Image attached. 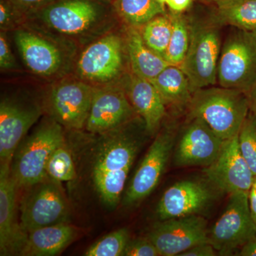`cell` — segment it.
Wrapping results in <instances>:
<instances>
[{
  "instance_id": "cell-1",
  "label": "cell",
  "mask_w": 256,
  "mask_h": 256,
  "mask_svg": "<svg viewBox=\"0 0 256 256\" xmlns=\"http://www.w3.org/2000/svg\"><path fill=\"white\" fill-rule=\"evenodd\" d=\"M121 127L104 133L92 165L96 191L110 207L117 206L120 201L130 170L142 146V137Z\"/></svg>"
},
{
  "instance_id": "cell-2",
  "label": "cell",
  "mask_w": 256,
  "mask_h": 256,
  "mask_svg": "<svg viewBox=\"0 0 256 256\" xmlns=\"http://www.w3.org/2000/svg\"><path fill=\"white\" fill-rule=\"evenodd\" d=\"M188 109L190 118L203 120L223 140L238 134L249 112L246 94L213 86L194 92Z\"/></svg>"
},
{
  "instance_id": "cell-3",
  "label": "cell",
  "mask_w": 256,
  "mask_h": 256,
  "mask_svg": "<svg viewBox=\"0 0 256 256\" xmlns=\"http://www.w3.org/2000/svg\"><path fill=\"white\" fill-rule=\"evenodd\" d=\"M190 41L180 68L193 92L216 84L220 50V26L210 18L188 16Z\"/></svg>"
},
{
  "instance_id": "cell-4",
  "label": "cell",
  "mask_w": 256,
  "mask_h": 256,
  "mask_svg": "<svg viewBox=\"0 0 256 256\" xmlns=\"http://www.w3.org/2000/svg\"><path fill=\"white\" fill-rule=\"evenodd\" d=\"M62 124L42 126L18 148L11 165L12 178L18 188H32L46 180V166L54 150L65 142Z\"/></svg>"
},
{
  "instance_id": "cell-5",
  "label": "cell",
  "mask_w": 256,
  "mask_h": 256,
  "mask_svg": "<svg viewBox=\"0 0 256 256\" xmlns=\"http://www.w3.org/2000/svg\"><path fill=\"white\" fill-rule=\"evenodd\" d=\"M217 80L220 86L248 94L256 85V30H238L220 50Z\"/></svg>"
},
{
  "instance_id": "cell-6",
  "label": "cell",
  "mask_w": 256,
  "mask_h": 256,
  "mask_svg": "<svg viewBox=\"0 0 256 256\" xmlns=\"http://www.w3.org/2000/svg\"><path fill=\"white\" fill-rule=\"evenodd\" d=\"M256 238L248 192L232 194L223 214L208 233V242L220 256H230Z\"/></svg>"
},
{
  "instance_id": "cell-7",
  "label": "cell",
  "mask_w": 256,
  "mask_h": 256,
  "mask_svg": "<svg viewBox=\"0 0 256 256\" xmlns=\"http://www.w3.org/2000/svg\"><path fill=\"white\" fill-rule=\"evenodd\" d=\"M20 224L28 234L35 229L68 223L70 208L60 183L47 178L32 186L22 202Z\"/></svg>"
},
{
  "instance_id": "cell-8",
  "label": "cell",
  "mask_w": 256,
  "mask_h": 256,
  "mask_svg": "<svg viewBox=\"0 0 256 256\" xmlns=\"http://www.w3.org/2000/svg\"><path fill=\"white\" fill-rule=\"evenodd\" d=\"M175 142V133L166 128L156 136L134 173L124 197V204L134 205L146 198L158 186Z\"/></svg>"
},
{
  "instance_id": "cell-9",
  "label": "cell",
  "mask_w": 256,
  "mask_h": 256,
  "mask_svg": "<svg viewBox=\"0 0 256 256\" xmlns=\"http://www.w3.org/2000/svg\"><path fill=\"white\" fill-rule=\"evenodd\" d=\"M146 237L161 256H180L194 246L210 242L206 220L197 214L160 220Z\"/></svg>"
},
{
  "instance_id": "cell-10",
  "label": "cell",
  "mask_w": 256,
  "mask_h": 256,
  "mask_svg": "<svg viewBox=\"0 0 256 256\" xmlns=\"http://www.w3.org/2000/svg\"><path fill=\"white\" fill-rule=\"evenodd\" d=\"M238 134L225 140L217 159L204 170L210 184L229 194L237 192L249 193L256 180L240 152Z\"/></svg>"
},
{
  "instance_id": "cell-11",
  "label": "cell",
  "mask_w": 256,
  "mask_h": 256,
  "mask_svg": "<svg viewBox=\"0 0 256 256\" xmlns=\"http://www.w3.org/2000/svg\"><path fill=\"white\" fill-rule=\"evenodd\" d=\"M224 142L203 120L191 118L175 148L174 164L180 168H206L220 156Z\"/></svg>"
},
{
  "instance_id": "cell-12",
  "label": "cell",
  "mask_w": 256,
  "mask_h": 256,
  "mask_svg": "<svg viewBox=\"0 0 256 256\" xmlns=\"http://www.w3.org/2000/svg\"><path fill=\"white\" fill-rule=\"evenodd\" d=\"M11 166H0V255L21 256L28 234L18 218L16 188Z\"/></svg>"
},
{
  "instance_id": "cell-13",
  "label": "cell",
  "mask_w": 256,
  "mask_h": 256,
  "mask_svg": "<svg viewBox=\"0 0 256 256\" xmlns=\"http://www.w3.org/2000/svg\"><path fill=\"white\" fill-rule=\"evenodd\" d=\"M212 188L195 180H183L170 186L158 202L156 214L160 220L198 214L213 202Z\"/></svg>"
},
{
  "instance_id": "cell-14",
  "label": "cell",
  "mask_w": 256,
  "mask_h": 256,
  "mask_svg": "<svg viewBox=\"0 0 256 256\" xmlns=\"http://www.w3.org/2000/svg\"><path fill=\"white\" fill-rule=\"evenodd\" d=\"M41 116L37 106L2 100L0 105V166H11L20 142Z\"/></svg>"
},
{
  "instance_id": "cell-15",
  "label": "cell",
  "mask_w": 256,
  "mask_h": 256,
  "mask_svg": "<svg viewBox=\"0 0 256 256\" xmlns=\"http://www.w3.org/2000/svg\"><path fill=\"white\" fill-rule=\"evenodd\" d=\"M94 90L82 82H68L57 86L50 94V108L56 121L69 129L86 126Z\"/></svg>"
},
{
  "instance_id": "cell-16",
  "label": "cell",
  "mask_w": 256,
  "mask_h": 256,
  "mask_svg": "<svg viewBox=\"0 0 256 256\" xmlns=\"http://www.w3.org/2000/svg\"><path fill=\"white\" fill-rule=\"evenodd\" d=\"M122 66V44L116 35H109L90 45L78 63L82 78L106 82L116 78Z\"/></svg>"
},
{
  "instance_id": "cell-17",
  "label": "cell",
  "mask_w": 256,
  "mask_h": 256,
  "mask_svg": "<svg viewBox=\"0 0 256 256\" xmlns=\"http://www.w3.org/2000/svg\"><path fill=\"white\" fill-rule=\"evenodd\" d=\"M134 111L119 89H95L86 128L90 132L104 134L128 122Z\"/></svg>"
},
{
  "instance_id": "cell-18",
  "label": "cell",
  "mask_w": 256,
  "mask_h": 256,
  "mask_svg": "<svg viewBox=\"0 0 256 256\" xmlns=\"http://www.w3.org/2000/svg\"><path fill=\"white\" fill-rule=\"evenodd\" d=\"M95 4L88 0H68L53 5L44 12L45 22L56 31L68 34L82 33L98 18Z\"/></svg>"
},
{
  "instance_id": "cell-19",
  "label": "cell",
  "mask_w": 256,
  "mask_h": 256,
  "mask_svg": "<svg viewBox=\"0 0 256 256\" xmlns=\"http://www.w3.org/2000/svg\"><path fill=\"white\" fill-rule=\"evenodd\" d=\"M128 97L142 118L146 132L154 134L166 114V105L156 88L150 80L134 74L128 86Z\"/></svg>"
},
{
  "instance_id": "cell-20",
  "label": "cell",
  "mask_w": 256,
  "mask_h": 256,
  "mask_svg": "<svg viewBox=\"0 0 256 256\" xmlns=\"http://www.w3.org/2000/svg\"><path fill=\"white\" fill-rule=\"evenodd\" d=\"M15 41L24 62L34 73L50 76L56 73L62 63L60 50L50 42L34 34L16 32Z\"/></svg>"
},
{
  "instance_id": "cell-21",
  "label": "cell",
  "mask_w": 256,
  "mask_h": 256,
  "mask_svg": "<svg viewBox=\"0 0 256 256\" xmlns=\"http://www.w3.org/2000/svg\"><path fill=\"white\" fill-rule=\"evenodd\" d=\"M77 229L68 223L35 229L28 234L21 256H54L63 252L75 240Z\"/></svg>"
},
{
  "instance_id": "cell-22",
  "label": "cell",
  "mask_w": 256,
  "mask_h": 256,
  "mask_svg": "<svg viewBox=\"0 0 256 256\" xmlns=\"http://www.w3.org/2000/svg\"><path fill=\"white\" fill-rule=\"evenodd\" d=\"M166 106L182 108L188 106L193 92L190 80L178 66L170 65L152 80Z\"/></svg>"
},
{
  "instance_id": "cell-23",
  "label": "cell",
  "mask_w": 256,
  "mask_h": 256,
  "mask_svg": "<svg viewBox=\"0 0 256 256\" xmlns=\"http://www.w3.org/2000/svg\"><path fill=\"white\" fill-rule=\"evenodd\" d=\"M128 50L133 73L146 80H152L166 67L172 65L148 48L141 34L134 28L128 34Z\"/></svg>"
},
{
  "instance_id": "cell-24",
  "label": "cell",
  "mask_w": 256,
  "mask_h": 256,
  "mask_svg": "<svg viewBox=\"0 0 256 256\" xmlns=\"http://www.w3.org/2000/svg\"><path fill=\"white\" fill-rule=\"evenodd\" d=\"M213 6L208 18L220 28L230 25L238 30H256V0H227Z\"/></svg>"
},
{
  "instance_id": "cell-25",
  "label": "cell",
  "mask_w": 256,
  "mask_h": 256,
  "mask_svg": "<svg viewBox=\"0 0 256 256\" xmlns=\"http://www.w3.org/2000/svg\"><path fill=\"white\" fill-rule=\"evenodd\" d=\"M172 24L171 38L164 58L172 65L180 66L190 46V30L188 16L184 13L170 12Z\"/></svg>"
},
{
  "instance_id": "cell-26",
  "label": "cell",
  "mask_w": 256,
  "mask_h": 256,
  "mask_svg": "<svg viewBox=\"0 0 256 256\" xmlns=\"http://www.w3.org/2000/svg\"><path fill=\"white\" fill-rule=\"evenodd\" d=\"M116 8L126 22L143 26L152 18L165 14V8L156 0H118Z\"/></svg>"
},
{
  "instance_id": "cell-27",
  "label": "cell",
  "mask_w": 256,
  "mask_h": 256,
  "mask_svg": "<svg viewBox=\"0 0 256 256\" xmlns=\"http://www.w3.org/2000/svg\"><path fill=\"white\" fill-rule=\"evenodd\" d=\"M172 24L170 14H160L143 25V41L148 48L164 58L171 38Z\"/></svg>"
},
{
  "instance_id": "cell-28",
  "label": "cell",
  "mask_w": 256,
  "mask_h": 256,
  "mask_svg": "<svg viewBox=\"0 0 256 256\" xmlns=\"http://www.w3.org/2000/svg\"><path fill=\"white\" fill-rule=\"evenodd\" d=\"M47 178L62 184L74 180L76 169L73 156L65 142L57 146L50 154L46 166Z\"/></svg>"
},
{
  "instance_id": "cell-29",
  "label": "cell",
  "mask_w": 256,
  "mask_h": 256,
  "mask_svg": "<svg viewBox=\"0 0 256 256\" xmlns=\"http://www.w3.org/2000/svg\"><path fill=\"white\" fill-rule=\"evenodd\" d=\"M130 240L128 229H118L92 244L84 254V256H124V249Z\"/></svg>"
},
{
  "instance_id": "cell-30",
  "label": "cell",
  "mask_w": 256,
  "mask_h": 256,
  "mask_svg": "<svg viewBox=\"0 0 256 256\" xmlns=\"http://www.w3.org/2000/svg\"><path fill=\"white\" fill-rule=\"evenodd\" d=\"M238 137L240 152L256 178V119L250 111Z\"/></svg>"
},
{
  "instance_id": "cell-31",
  "label": "cell",
  "mask_w": 256,
  "mask_h": 256,
  "mask_svg": "<svg viewBox=\"0 0 256 256\" xmlns=\"http://www.w3.org/2000/svg\"><path fill=\"white\" fill-rule=\"evenodd\" d=\"M124 256H161L156 246L148 237L130 240Z\"/></svg>"
},
{
  "instance_id": "cell-32",
  "label": "cell",
  "mask_w": 256,
  "mask_h": 256,
  "mask_svg": "<svg viewBox=\"0 0 256 256\" xmlns=\"http://www.w3.org/2000/svg\"><path fill=\"white\" fill-rule=\"evenodd\" d=\"M0 66L2 69H10L14 66V57L2 33L0 35Z\"/></svg>"
},
{
  "instance_id": "cell-33",
  "label": "cell",
  "mask_w": 256,
  "mask_h": 256,
  "mask_svg": "<svg viewBox=\"0 0 256 256\" xmlns=\"http://www.w3.org/2000/svg\"><path fill=\"white\" fill-rule=\"evenodd\" d=\"M216 250L210 242H202L190 248L178 256H214Z\"/></svg>"
},
{
  "instance_id": "cell-34",
  "label": "cell",
  "mask_w": 256,
  "mask_h": 256,
  "mask_svg": "<svg viewBox=\"0 0 256 256\" xmlns=\"http://www.w3.org/2000/svg\"><path fill=\"white\" fill-rule=\"evenodd\" d=\"M196 0H166L170 12L184 13L190 9Z\"/></svg>"
},
{
  "instance_id": "cell-35",
  "label": "cell",
  "mask_w": 256,
  "mask_h": 256,
  "mask_svg": "<svg viewBox=\"0 0 256 256\" xmlns=\"http://www.w3.org/2000/svg\"><path fill=\"white\" fill-rule=\"evenodd\" d=\"M249 205L252 218L256 224V178L249 192Z\"/></svg>"
},
{
  "instance_id": "cell-36",
  "label": "cell",
  "mask_w": 256,
  "mask_h": 256,
  "mask_svg": "<svg viewBox=\"0 0 256 256\" xmlns=\"http://www.w3.org/2000/svg\"><path fill=\"white\" fill-rule=\"evenodd\" d=\"M237 256H256V238L244 246L238 252Z\"/></svg>"
},
{
  "instance_id": "cell-37",
  "label": "cell",
  "mask_w": 256,
  "mask_h": 256,
  "mask_svg": "<svg viewBox=\"0 0 256 256\" xmlns=\"http://www.w3.org/2000/svg\"><path fill=\"white\" fill-rule=\"evenodd\" d=\"M246 95L248 100L249 111L256 119V85Z\"/></svg>"
},
{
  "instance_id": "cell-38",
  "label": "cell",
  "mask_w": 256,
  "mask_h": 256,
  "mask_svg": "<svg viewBox=\"0 0 256 256\" xmlns=\"http://www.w3.org/2000/svg\"><path fill=\"white\" fill-rule=\"evenodd\" d=\"M10 20V14L9 10L6 8V5L1 2L0 4V24L2 28L6 26L9 23Z\"/></svg>"
},
{
  "instance_id": "cell-39",
  "label": "cell",
  "mask_w": 256,
  "mask_h": 256,
  "mask_svg": "<svg viewBox=\"0 0 256 256\" xmlns=\"http://www.w3.org/2000/svg\"><path fill=\"white\" fill-rule=\"evenodd\" d=\"M15 4L20 6H30L40 4V3L46 2L47 0H12Z\"/></svg>"
},
{
  "instance_id": "cell-40",
  "label": "cell",
  "mask_w": 256,
  "mask_h": 256,
  "mask_svg": "<svg viewBox=\"0 0 256 256\" xmlns=\"http://www.w3.org/2000/svg\"><path fill=\"white\" fill-rule=\"evenodd\" d=\"M200 2L204 3V4L215 5L218 3L222 2L227 1V0H196V2Z\"/></svg>"
},
{
  "instance_id": "cell-41",
  "label": "cell",
  "mask_w": 256,
  "mask_h": 256,
  "mask_svg": "<svg viewBox=\"0 0 256 256\" xmlns=\"http://www.w3.org/2000/svg\"><path fill=\"white\" fill-rule=\"evenodd\" d=\"M160 4H161L162 6H166V0H156Z\"/></svg>"
}]
</instances>
